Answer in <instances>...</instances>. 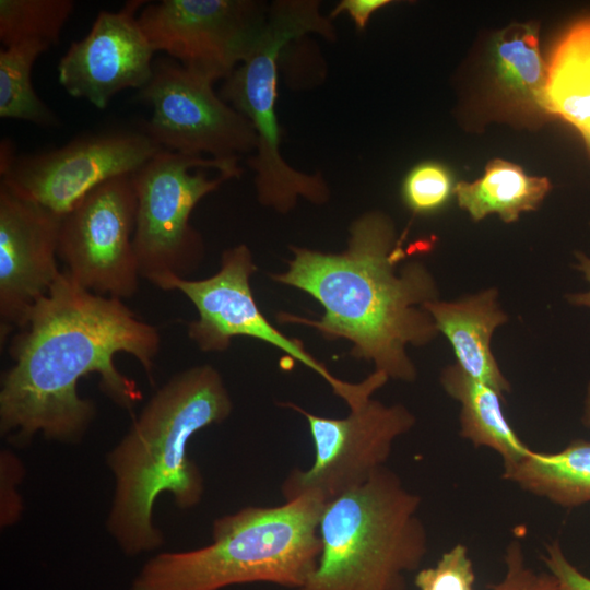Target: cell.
I'll return each mask as SVG.
<instances>
[{
	"instance_id": "cell-9",
	"label": "cell",
	"mask_w": 590,
	"mask_h": 590,
	"mask_svg": "<svg viewBox=\"0 0 590 590\" xmlns=\"http://www.w3.org/2000/svg\"><path fill=\"white\" fill-rule=\"evenodd\" d=\"M0 182L16 194L64 216L105 181L132 175L162 149L144 131H105L35 154L0 145Z\"/></svg>"
},
{
	"instance_id": "cell-21",
	"label": "cell",
	"mask_w": 590,
	"mask_h": 590,
	"mask_svg": "<svg viewBox=\"0 0 590 590\" xmlns=\"http://www.w3.org/2000/svg\"><path fill=\"white\" fill-rule=\"evenodd\" d=\"M551 189L545 177L529 176L516 164L493 160L482 177L455 187L458 204L474 221L497 214L504 222H516L522 212L533 211Z\"/></svg>"
},
{
	"instance_id": "cell-10",
	"label": "cell",
	"mask_w": 590,
	"mask_h": 590,
	"mask_svg": "<svg viewBox=\"0 0 590 590\" xmlns=\"http://www.w3.org/2000/svg\"><path fill=\"white\" fill-rule=\"evenodd\" d=\"M308 422L315 460L307 470L294 469L282 484L285 500L312 495L328 503L363 484L385 467L394 440L408 433L415 416L403 405L368 399L344 418L311 414L284 403Z\"/></svg>"
},
{
	"instance_id": "cell-4",
	"label": "cell",
	"mask_w": 590,
	"mask_h": 590,
	"mask_svg": "<svg viewBox=\"0 0 590 590\" xmlns=\"http://www.w3.org/2000/svg\"><path fill=\"white\" fill-rule=\"evenodd\" d=\"M323 506L303 495L280 506H249L222 516L212 524L209 545L154 555L130 590H221L253 582L296 590L318 565Z\"/></svg>"
},
{
	"instance_id": "cell-26",
	"label": "cell",
	"mask_w": 590,
	"mask_h": 590,
	"mask_svg": "<svg viewBox=\"0 0 590 590\" xmlns=\"http://www.w3.org/2000/svg\"><path fill=\"white\" fill-rule=\"evenodd\" d=\"M504 565L502 579L488 585V590H558V582L550 571H535L528 565L518 539L508 543Z\"/></svg>"
},
{
	"instance_id": "cell-19",
	"label": "cell",
	"mask_w": 590,
	"mask_h": 590,
	"mask_svg": "<svg viewBox=\"0 0 590 590\" xmlns=\"http://www.w3.org/2000/svg\"><path fill=\"white\" fill-rule=\"evenodd\" d=\"M545 111L575 127L590 146V20L575 24L552 52Z\"/></svg>"
},
{
	"instance_id": "cell-29",
	"label": "cell",
	"mask_w": 590,
	"mask_h": 590,
	"mask_svg": "<svg viewBox=\"0 0 590 590\" xmlns=\"http://www.w3.org/2000/svg\"><path fill=\"white\" fill-rule=\"evenodd\" d=\"M389 3H391L389 0H342L334 7L329 17L333 19L347 13L356 28L364 30L373 13Z\"/></svg>"
},
{
	"instance_id": "cell-24",
	"label": "cell",
	"mask_w": 590,
	"mask_h": 590,
	"mask_svg": "<svg viewBox=\"0 0 590 590\" xmlns=\"http://www.w3.org/2000/svg\"><path fill=\"white\" fill-rule=\"evenodd\" d=\"M455 191L448 169L436 162H423L412 168L402 185V198L416 214L442 208Z\"/></svg>"
},
{
	"instance_id": "cell-16",
	"label": "cell",
	"mask_w": 590,
	"mask_h": 590,
	"mask_svg": "<svg viewBox=\"0 0 590 590\" xmlns=\"http://www.w3.org/2000/svg\"><path fill=\"white\" fill-rule=\"evenodd\" d=\"M497 298V291L487 288L455 302L436 299L426 303L424 309L432 316L438 331L448 339L457 365L504 398L510 392V384L491 349L494 331L508 320Z\"/></svg>"
},
{
	"instance_id": "cell-27",
	"label": "cell",
	"mask_w": 590,
	"mask_h": 590,
	"mask_svg": "<svg viewBox=\"0 0 590 590\" xmlns=\"http://www.w3.org/2000/svg\"><path fill=\"white\" fill-rule=\"evenodd\" d=\"M24 469L20 459L9 450L1 451L0 455V479H1V527L14 524L21 517L23 510L22 498L17 492V485L23 477Z\"/></svg>"
},
{
	"instance_id": "cell-30",
	"label": "cell",
	"mask_w": 590,
	"mask_h": 590,
	"mask_svg": "<svg viewBox=\"0 0 590 590\" xmlns=\"http://www.w3.org/2000/svg\"><path fill=\"white\" fill-rule=\"evenodd\" d=\"M576 263L575 269L581 273L585 281L589 284V288L583 292L569 293L566 295L568 304L590 309V257L581 251L575 252Z\"/></svg>"
},
{
	"instance_id": "cell-11",
	"label": "cell",
	"mask_w": 590,
	"mask_h": 590,
	"mask_svg": "<svg viewBox=\"0 0 590 590\" xmlns=\"http://www.w3.org/2000/svg\"><path fill=\"white\" fill-rule=\"evenodd\" d=\"M212 85L172 58L156 59L152 78L139 90L138 98L152 108L143 131L162 150L189 156L237 162L256 151L253 126Z\"/></svg>"
},
{
	"instance_id": "cell-15",
	"label": "cell",
	"mask_w": 590,
	"mask_h": 590,
	"mask_svg": "<svg viewBox=\"0 0 590 590\" xmlns=\"http://www.w3.org/2000/svg\"><path fill=\"white\" fill-rule=\"evenodd\" d=\"M143 3L132 0L119 11H101L88 34L71 43L57 67L69 95L104 109L117 93L148 84L155 51L138 21Z\"/></svg>"
},
{
	"instance_id": "cell-3",
	"label": "cell",
	"mask_w": 590,
	"mask_h": 590,
	"mask_svg": "<svg viewBox=\"0 0 590 590\" xmlns=\"http://www.w3.org/2000/svg\"><path fill=\"white\" fill-rule=\"evenodd\" d=\"M232 411L221 374L209 364L190 367L154 392L107 453L115 487L106 528L126 555L149 553L164 544L163 532L153 522L162 493L172 494L181 509L201 502L203 477L188 456L189 441Z\"/></svg>"
},
{
	"instance_id": "cell-25",
	"label": "cell",
	"mask_w": 590,
	"mask_h": 590,
	"mask_svg": "<svg viewBox=\"0 0 590 590\" xmlns=\"http://www.w3.org/2000/svg\"><path fill=\"white\" fill-rule=\"evenodd\" d=\"M475 578L469 550L458 543L436 565L418 569L414 585L418 590H474Z\"/></svg>"
},
{
	"instance_id": "cell-6",
	"label": "cell",
	"mask_w": 590,
	"mask_h": 590,
	"mask_svg": "<svg viewBox=\"0 0 590 590\" xmlns=\"http://www.w3.org/2000/svg\"><path fill=\"white\" fill-rule=\"evenodd\" d=\"M318 34L328 40L337 34L317 0H278L270 4L264 31L251 54L225 79L220 96L249 119L258 145L248 163L255 172L258 200L285 213L298 198L323 203L329 188L319 173L309 175L290 166L281 155L276 116L279 60L293 40Z\"/></svg>"
},
{
	"instance_id": "cell-28",
	"label": "cell",
	"mask_w": 590,
	"mask_h": 590,
	"mask_svg": "<svg viewBox=\"0 0 590 590\" xmlns=\"http://www.w3.org/2000/svg\"><path fill=\"white\" fill-rule=\"evenodd\" d=\"M542 560L556 578L558 590H590V578L568 560L558 541L546 545Z\"/></svg>"
},
{
	"instance_id": "cell-12",
	"label": "cell",
	"mask_w": 590,
	"mask_h": 590,
	"mask_svg": "<svg viewBox=\"0 0 590 590\" xmlns=\"http://www.w3.org/2000/svg\"><path fill=\"white\" fill-rule=\"evenodd\" d=\"M269 8L255 0H162L146 4L138 21L154 51L214 82L251 54Z\"/></svg>"
},
{
	"instance_id": "cell-13",
	"label": "cell",
	"mask_w": 590,
	"mask_h": 590,
	"mask_svg": "<svg viewBox=\"0 0 590 590\" xmlns=\"http://www.w3.org/2000/svg\"><path fill=\"white\" fill-rule=\"evenodd\" d=\"M135 213L133 178L123 175L97 186L62 217L58 258L81 286L119 299L138 293Z\"/></svg>"
},
{
	"instance_id": "cell-8",
	"label": "cell",
	"mask_w": 590,
	"mask_h": 590,
	"mask_svg": "<svg viewBox=\"0 0 590 590\" xmlns=\"http://www.w3.org/2000/svg\"><path fill=\"white\" fill-rule=\"evenodd\" d=\"M256 269L251 251L241 244L222 252L215 274L202 280L173 279L167 284L166 291H179L198 311V319L187 327L189 339L204 352L225 351L237 337L260 340L315 370L349 408L370 398L380 388L375 375L357 384L337 379L305 351L302 342L290 339L270 323L251 291L250 278Z\"/></svg>"
},
{
	"instance_id": "cell-7",
	"label": "cell",
	"mask_w": 590,
	"mask_h": 590,
	"mask_svg": "<svg viewBox=\"0 0 590 590\" xmlns=\"http://www.w3.org/2000/svg\"><path fill=\"white\" fill-rule=\"evenodd\" d=\"M240 175L236 161L167 150L132 174L133 247L142 279L163 291L173 279H188L204 256L203 239L190 223L192 210L225 180Z\"/></svg>"
},
{
	"instance_id": "cell-31",
	"label": "cell",
	"mask_w": 590,
	"mask_h": 590,
	"mask_svg": "<svg viewBox=\"0 0 590 590\" xmlns=\"http://www.w3.org/2000/svg\"><path fill=\"white\" fill-rule=\"evenodd\" d=\"M581 423L587 429H590V381L587 385L583 398Z\"/></svg>"
},
{
	"instance_id": "cell-23",
	"label": "cell",
	"mask_w": 590,
	"mask_h": 590,
	"mask_svg": "<svg viewBox=\"0 0 590 590\" xmlns=\"http://www.w3.org/2000/svg\"><path fill=\"white\" fill-rule=\"evenodd\" d=\"M73 9L72 0H0V42L4 47L26 42L57 45Z\"/></svg>"
},
{
	"instance_id": "cell-18",
	"label": "cell",
	"mask_w": 590,
	"mask_h": 590,
	"mask_svg": "<svg viewBox=\"0 0 590 590\" xmlns=\"http://www.w3.org/2000/svg\"><path fill=\"white\" fill-rule=\"evenodd\" d=\"M503 479L560 507L590 503V440H573L556 452L531 449Z\"/></svg>"
},
{
	"instance_id": "cell-1",
	"label": "cell",
	"mask_w": 590,
	"mask_h": 590,
	"mask_svg": "<svg viewBox=\"0 0 590 590\" xmlns=\"http://www.w3.org/2000/svg\"><path fill=\"white\" fill-rule=\"evenodd\" d=\"M160 350L157 328L122 299L95 294L61 271L12 338L13 363L0 386L1 436L17 446L37 434L80 442L96 416L95 403L78 392L80 379L97 374L102 391L131 410L141 391L114 358L130 354L151 378Z\"/></svg>"
},
{
	"instance_id": "cell-22",
	"label": "cell",
	"mask_w": 590,
	"mask_h": 590,
	"mask_svg": "<svg viewBox=\"0 0 590 590\" xmlns=\"http://www.w3.org/2000/svg\"><path fill=\"white\" fill-rule=\"evenodd\" d=\"M50 46L26 42L0 50V117L58 127L59 118L37 96L32 84V68Z\"/></svg>"
},
{
	"instance_id": "cell-17",
	"label": "cell",
	"mask_w": 590,
	"mask_h": 590,
	"mask_svg": "<svg viewBox=\"0 0 590 590\" xmlns=\"http://www.w3.org/2000/svg\"><path fill=\"white\" fill-rule=\"evenodd\" d=\"M444 390L460 404V436L474 447L497 452L504 470L514 467L531 450L507 421L504 398L492 387L468 376L457 364L444 369Z\"/></svg>"
},
{
	"instance_id": "cell-5",
	"label": "cell",
	"mask_w": 590,
	"mask_h": 590,
	"mask_svg": "<svg viewBox=\"0 0 590 590\" xmlns=\"http://www.w3.org/2000/svg\"><path fill=\"white\" fill-rule=\"evenodd\" d=\"M421 497L384 467L328 502L319 520L318 565L296 590H405L428 551Z\"/></svg>"
},
{
	"instance_id": "cell-14",
	"label": "cell",
	"mask_w": 590,
	"mask_h": 590,
	"mask_svg": "<svg viewBox=\"0 0 590 590\" xmlns=\"http://www.w3.org/2000/svg\"><path fill=\"white\" fill-rule=\"evenodd\" d=\"M62 216L0 182L1 339L24 323L61 271L58 245Z\"/></svg>"
},
{
	"instance_id": "cell-2",
	"label": "cell",
	"mask_w": 590,
	"mask_h": 590,
	"mask_svg": "<svg viewBox=\"0 0 590 590\" xmlns=\"http://www.w3.org/2000/svg\"><path fill=\"white\" fill-rule=\"evenodd\" d=\"M292 251L287 271L273 279L309 294L324 312L318 320L281 312L279 321L310 326L329 340H349L351 354L373 362L376 371L413 381L416 369L406 346L426 345L439 333L424 309L438 299V290L423 263L398 269L406 252L390 219L380 212L356 219L341 253Z\"/></svg>"
},
{
	"instance_id": "cell-20",
	"label": "cell",
	"mask_w": 590,
	"mask_h": 590,
	"mask_svg": "<svg viewBox=\"0 0 590 590\" xmlns=\"http://www.w3.org/2000/svg\"><path fill=\"white\" fill-rule=\"evenodd\" d=\"M499 92L517 107L545 111L547 64L539 47L538 27L515 23L498 32L491 47Z\"/></svg>"
}]
</instances>
